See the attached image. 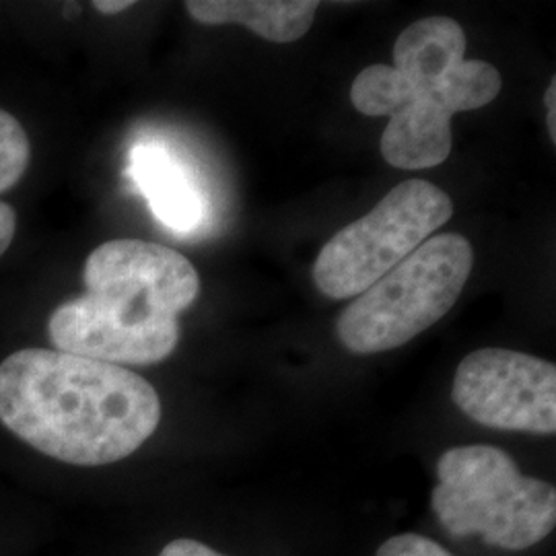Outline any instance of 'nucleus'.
<instances>
[{"label":"nucleus","instance_id":"obj_1","mask_svg":"<svg viewBox=\"0 0 556 556\" xmlns=\"http://www.w3.org/2000/svg\"><path fill=\"white\" fill-rule=\"evenodd\" d=\"M161 400L139 374L50 349H23L0 363V422L43 456L108 466L157 431Z\"/></svg>","mask_w":556,"mask_h":556},{"label":"nucleus","instance_id":"obj_2","mask_svg":"<svg viewBox=\"0 0 556 556\" xmlns=\"http://www.w3.org/2000/svg\"><path fill=\"white\" fill-rule=\"evenodd\" d=\"M85 295L62 303L48 321L60 353L112 365H155L179 342V314L200 293L194 264L176 250L112 239L96 248L83 270Z\"/></svg>","mask_w":556,"mask_h":556},{"label":"nucleus","instance_id":"obj_3","mask_svg":"<svg viewBox=\"0 0 556 556\" xmlns=\"http://www.w3.org/2000/svg\"><path fill=\"white\" fill-rule=\"evenodd\" d=\"M503 87L497 68L466 59V34L450 17L408 25L394 43V66L371 64L351 87L365 116H390L381 155L397 169H431L452 153V118L489 105Z\"/></svg>","mask_w":556,"mask_h":556},{"label":"nucleus","instance_id":"obj_4","mask_svg":"<svg viewBox=\"0 0 556 556\" xmlns=\"http://www.w3.org/2000/svg\"><path fill=\"white\" fill-rule=\"evenodd\" d=\"M431 505L452 536H478L505 551L536 546L555 530L556 491L523 477L514 457L493 445H462L438 462Z\"/></svg>","mask_w":556,"mask_h":556},{"label":"nucleus","instance_id":"obj_5","mask_svg":"<svg viewBox=\"0 0 556 556\" xmlns=\"http://www.w3.org/2000/svg\"><path fill=\"white\" fill-rule=\"evenodd\" d=\"M472 264L464 236L427 239L338 316L340 344L355 355H376L410 342L456 305Z\"/></svg>","mask_w":556,"mask_h":556},{"label":"nucleus","instance_id":"obj_6","mask_svg":"<svg viewBox=\"0 0 556 556\" xmlns=\"http://www.w3.org/2000/svg\"><path fill=\"white\" fill-rule=\"evenodd\" d=\"M454 215L452 199L427 179H406L378 206L340 229L314 264V282L326 298H358L408 258Z\"/></svg>","mask_w":556,"mask_h":556},{"label":"nucleus","instance_id":"obj_7","mask_svg":"<svg viewBox=\"0 0 556 556\" xmlns=\"http://www.w3.org/2000/svg\"><path fill=\"white\" fill-rule=\"evenodd\" d=\"M452 400L484 427L555 435V363L507 349H480L457 365Z\"/></svg>","mask_w":556,"mask_h":556},{"label":"nucleus","instance_id":"obj_8","mask_svg":"<svg viewBox=\"0 0 556 556\" xmlns=\"http://www.w3.org/2000/svg\"><path fill=\"white\" fill-rule=\"evenodd\" d=\"M128 178L149 200L151 213L167 229L190 233L206 219L208 204L192 167L161 140H140L128 161Z\"/></svg>","mask_w":556,"mask_h":556},{"label":"nucleus","instance_id":"obj_9","mask_svg":"<svg viewBox=\"0 0 556 556\" xmlns=\"http://www.w3.org/2000/svg\"><path fill=\"white\" fill-rule=\"evenodd\" d=\"M186 9L202 25H243L275 43L298 41L318 13L316 0H188Z\"/></svg>","mask_w":556,"mask_h":556},{"label":"nucleus","instance_id":"obj_10","mask_svg":"<svg viewBox=\"0 0 556 556\" xmlns=\"http://www.w3.org/2000/svg\"><path fill=\"white\" fill-rule=\"evenodd\" d=\"M31 144L20 119L0 110V192L11 190L27 172Z\"/></svg>","mask_w":556,"mask_h":556},{"label":"nucleus","instance_id":"obj_11","mask_svg":"<svg viewBox=\"0 0 556 556\" xmlns=\"http://www.w3.org/2000/svg\"><path fill=\"white\" fill-rule=\"evenodd\" d=\"M376 556H454L431 538L420 534H400L386 540Z\"/></svg>","mask_w":556,"mask_h":556},{"label":"nucleus","instance_id":"obj_12","mask_svg":"<svg viewBox=\"0 0 556 556\" xmlns=\"http://www.w3.org/2000/svg\"><path fill=\"white\" fill-rule=\"evenodd\" d=\"M160 556H225L213 551L211 546L202 544L199 540H192V538H178V540H172Z\"/></svg>","mask_w":556,"mask_h":556},{"label":"nucleus","instance_id":"obj_13","mask_svg":"<svg viewBox=\"0 0 556 556\" xmlns=\"http://www.w3.org/2000/svg\"><path fill=\"white\" fill-rule=\"evenodd\" d=\"M544 101H546V126H548L551 139L556 144V79L551 80Z\"/></svg>","mask_w":556,"mask_h":556},{"label":"nucleus","instance_id":"obj_14","mask_svg":"<svg viewBox=\"0 0 556 556\" xmlns=\"http://www.w3.org/2000/svg\"><path fill=\"white\" fill-rule=\"evenodd\" d=\"M93 7L100 11L101 15H118L122 11L135 7L132 0H96Z\"/></svg>","mask_w":556,"mask_h":556}]
</instances>
